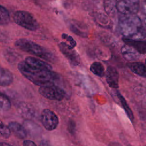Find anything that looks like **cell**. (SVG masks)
<instances>
[{
    "instance_id": "obj_1",
    "label": "cell",
    "mask_w": 146,
    "mask_h": 146,
    "mask_svg": "<svg viewBox=\"0 0 146 146\" xmlns=\"http://www.w3.org/2000/svg\"><path fill=\"white\" fill-rule=\"evenodd\" d=\"M18 68L21 74L33 84L43 86L54 83L59 78V75L52 70H45L29 66L25 60L21 61Z\"/></svg>"
},
{
    "instance_id": "obj_2",
    "label": "cell",
    "mask_w": 146,
    "mask_h": 146,
    "mask_svg": "<svg viewBox=\"0 0 146 146\" xmlns=\"http://www.w3.org/2000/svg\"><path fill=\"white\" fill-rule=\"evenodd\" d=\"M119 27L124 38L144 39L146 36V32L142 22L136 14H123L119 20Z\"/></svg>"
},
{
    "instance_id": "obj_3",
    "label": "cell",
    "mask_w": 146,
    "mask_h": 146,
    "mask_svg": "<svg viewBox=\"0 0 146 146\" xmlns=\"http://www.w3.org/2000/svg\"><path fill=\"white\" fill-rule=\"evenodd\" d=\"M14 44L18 49L35 55L49 62L54 63L57 59L56 56L51 51L29 39H19L15 42Z\"/></svg>"
},
{
    "instance_id": "obj_4",
    "label": "cell",
    "mask_w": 146,
    "mask_h": 146,
    "mask_svg": "<svg viewBox=\"0 0 146 146\" xmlns=\"http://www.w3.org/2000/svg\"><path fill=\"white\" fill-rule=\"evenodd\" d=\"M13 18L16 24L27 30L35 31L39 27L37 20L31 13L27 11H17L14 13Z\"/></svg>"
},
{
    "instance_id": "obj_5",
    "label": "cell",
    "mask_w": 146,
    "mask_h": 146,
    "mask_svg": "<svg viewBox=\"0 0 146 146\" xmlns=\"http://www.w3.org/2000/svg\"><path fill=\"white\" fill-rule=\"evenodd\" d=\"M38 92L44 98L52 100L60 101L64 99L66 95L64 91L55 85L54 83L40 86Z\"/></svg>"
},
{
    "instance_id": "obj_6",
    "label": "cell",
    "mask_w": 146,
    "mask_h": 146,
    "mask_svg": "<svg viewBox=\"0 0 146 146\" xmlns=\"http://www.w3.org/2000/svg\"><path fill=\"white\" fill-rule=\"evenodd\" d=\"M40 121L43 127L47 131H52L56 128L59 124V119L57 115L50 109L42 111Z\"/></svg>"
},
{
    "instance_id": "obj_7",
    "label": "cell",
    "mask_w": 146,
    "mask_h": 146,
    "mask_svg": "<svg viewBox=\"0 0 146 146\" xmlns=\"http://www.w3.org/2000/svg\"><path fill=\"white\" fill-rule=\"evenodd\" d=\"M140 7L139 0H120L116 3V9L124 15L135 14Z\"/></svg>"
},
{
    "instance_id": "obj_8",
    "label": "cell",
    "mask_w": 146,
    "mask_h": 146,
    "mask_svg": "<svg viewBox=\"0 0 146 146\" xmlns=\"http://www.w3.org/2000/svg\"><path fill=\"white\" fill-rule=\"evenodd\" d=\"M58 47L72 66H77L80 64V58L78 53L74 48H71L70 44H67L65 42H61L58 44Z\"/></svg>"
},
{
    "instance_id": "obj_9",
    "label": "cell",
    "mask_w": 146,
    "mask_h": 146,
    "mask_svg": "<svg viewBox=\"0 0 146 146\" xmlns=\"http://www.w3.org/2000/svg\"><path fill=\"white\" fill-rule=\"evenodd\" d=\"M18 113L25 119H32L35 117V111L33 107L25 102H19L16 105Z\"/></svg>"
},
{
    "instance_id": "obj_10",
    "label": "cell",
    "mask_w": 146,
    "mask_h": 146,
    "mask_svg": "<svg viewBox=\"0 0 146 146\" xmlns=\"http://www.w3.org/2000/svg\"><path fill=\"white\" fill-rule=\"evenodd\" d=\"M106 80L108 85L112 88L119 87V74L116 68L112 66H108L105 74Z\"/></svg>"
},
{
    "instance_id": "obj_11",
    "label": "cell",
    "mask_w": 146,
    "mask_h": 146,
    "mask_svg": "<svg viewBox=\"0 0 146 146\" xmlns=\"http://www.w3.org/2000/svg\"><path fill=\"white\" fill-rule=\"evenodd\" d=\"M121 53L125 60L130 62L136 60L140 56V54L135 48L127 44L121 47Z\"/></svg>"
},
{
    "instance_id": "obj_12",
    "label": "cell",
    "mask_w": 146,
    "mask_h": 146,
    "mask_svg": "<svg viewBox=\"0 0 146 146\" xmlns=\"http://www.w3.org/2000/svg\"><path fill=\"white\" fill-rule=\"evenodd\" d=\"M123 40L125 44H128L135 48L140 54H146V40L123 38Z\"/></svg>"
},
{
    "instance_id": "obj_13",
    "label": "cell",
    "mask_w": 146,
    "mask_h": 146,
    "mask_svg": "<svg viewBox=\"0 0 146 146\" xmlns=\"http://www.w3.org/2000/svg\"><path fill=\"white\" fill-rule=\"evenodd\" d=\"M23 125L26 130L27 133L31 137H35L39 136L42 129L40 127L31 119H26L23 123Z\"/></svg>"
},
{
    "instance_id": "obj_14",
    "label": "cell",
    "mask_w": 146,
    "mask_h": 146,
    "mask_svg": "<svg viewBox=\"0 0 146 146\" xmlns=\"http://www.w3.org/2000/svg\"><path fill=\"white\" fill-rule=\"evenodd\" d=\"M8 127L14 136L20 139H25L27 135L24 126L18 122L11 121L8 124Z\"/></svg>"
},
{
    "instance_id": "obj_15",
    "label": "cell",
    "mask_w": 146,
    "mask_h": 146,
    "mask_svg": "<svg viewBox=\"0 0 146 146\" xmlns=\"http://www.w3.org/2000/svg\"><path fill=\"white\" fill-rule=\"evenodd\" d=\"M25 61L30 66L45 70H52V66L46 62L33 56H27Z\"/></svg>"
},
{
    "instance_id": "obj_16",
    "label": "cell",
    "mask_w": 146,
    "mask_h": 146,
    "mask_svg": "<svg viewBox=\"0 0 146 146\" xmlns=\"http://www.w3.org/2000/svg\"><path fill=\"white\" fill-rule=\"evenodd\" d=\"M128 67L137 75L146 78V65L139 62H132L127 64Z\"/></svg>"
},
{
    "instance_id": "obj_17",
    "label": "cell",
    "mask_w": 146,
    "mask_h": 146,
    "mask_svg": "<svg viewBox=\"0 0 146 146\" xmlns=\"http://www.w3.org/2000/svg\"><path fill=\"white\" fill-rule=\"evenodd\" d=\"M14 77L12 73L7 68L2 67L0 73V85L1 87H6L12 84Z\"/></svg>"
},
{
    "instance_id": "obj_18",
    "label": "cell",
    "mask_w": 146,
    "mask_h": 146,
    "mask_svg": "<svg viewBox=\"0 0 146 146\" xmlns=\"http://www.w3.org/2000/svg\"><path fill=\"white\" fill-rule=\"evenodd\" d=\"M90 70L92 74L99 77H103L105 76L106 71L104 67L99 62H93L90 66Z\"/></svg>"
},
{
    "instance_id": "obj_19",
    "label": "cell",
    "mask_w": 146,
    "mask_h": 146,
    "mask_svg": "<svg viewBox=\"0 0 146 146\" xmlns=\"http://www.w3.org/2000/svg\"><path fill=\"white\" fill-rule=\"evenodd\" d=\"M117 98H119V99L120 100V102L121 103V104H122V106L124 108V110H125V112H126L128 117H129V119L132 121L133 120V118H134V116H133V112L132 111H131V108H129V107L128 106L125 98L123 96V95L119 92H117Z\"/></svg>"
},
{
    "instance_id": "obj_20",
    "label": "cell",
    "mask_w": 146,
    "mask_h": 146,
    "mask_svg": "<svg viewBox=\"0 0 146 146\" xmlns=\"http://www.w3.org/2000/svg\"><path fill=\"white\" fill-rule=\"evenodd\" d=\"M11 102L6 95L1 93L0 96V108L2 111H7L11 108Z\"/></svg>"
},
{
    "instance_id": "obj_21",
    "label": "cell",
    "mask_w": 146,
    "mask_h": 146,
    "mask_svg": "<svg viewBox=\"0 0 146 146\" xmlns=\"http://www.w3.org/2000/svg\"><path fill=\"white\" fill-rule=\"evenodd\" d=\"M10 21V14L8 10L3 6L0 7V24L6 25Z\"/></svg>"
},
{
    "instance_id": "obj_22",
    "label": "cell",
    "mask_w": 146,
    "mask_h": 146,
    "mask_svg": "<svg viewBox=\"0 0 146 146\" xmlns=\"http://www.w3.org/2000/svg\"><path fill=\"white\" fill-rule=\"evenodd\" d=\"M70 29L73 33L82 37H86L87 36L86 31L83 30L82 31L80 30L82 29V26L78 23H71L70 26Z\"/></svg>"
},
{
    "instance_id": "obj_23",
    "label": "cell",
    "mask_w": 146,
    "mask_h": 146,
    "mask_svg": "<svg viewBox=\"0 0 146 146\" xmlns=\"http://www.w3.org/2000/svg\"><path fill=\"white\" fill-rule=\"evenodd\" d=\"M0 131H1V136L4 139H8L10 137L11 131L9 127L5 125L2 121L1 122L0 126Z\"/></svg>"
},
{
    "instance_id": "obj_24",
    "label": "cell",
    "mask_w": 146,
    "mask_h": 146,
    "mask_svg": "<svg viewBox=\"0 0 146 146\" xmlns=\"http://www.w3.org/2000/svg\"><path fill=\"white\" fill-rule=\"evenodd\" d=\"M114 3L113 0H105L104 1V9L106 13L108 14H112L113 11Z\"/></svg>"
},
{
    "instance_id": "obj_25",
    "label": "cell",
    "mask_w": 146,
    "mask_h": 146,
    "mask_svg": "<svg viewBox=\"0 0 146 146\" xmlns=\"http://www.w3.org/2000/svg\"><path fill=\"white\" fill-rule=\"evenodd\" d=\"M62 39H66L67 41L69 42L70 46H71V48H74L76 46V41L73 39V38L71 36L64 33V34H62Z\"/></svg>"
},
{
    "instance_id": "obj_26",
    "label": "cell",
    "mask_w": 146,
    "mask_h": 146,
    "mask_svg": "<svg viewBox=\"0 0 146 146\" xmlns=\"http://www.w3.org/2000/svg\"><path fill=\"white\" fill-rule=\"evenodd\" d=\"M22 145L24 146H36V144L30 140H25L23 143Z\"/></svg>"
},
{
    "instance_id": "obj_27",
    "label": "cell",
    "mask_w": 146,
    "mask_h": 146,
    "mask_svg": "<svg viewBox=\"0 0 146 146\" xmlns=\"http://www.w3.org/2000/svg\"><path fill=\"white\" fill-rule=\"evenodd\" d=\"M142 10L144 14L146 15V0L143 1V5H142Z\"/></svg>"
},
{
    "instance_id": "obj_28",
    "label": "cell",
    "mask_w": 146,
    "mask_h": 146,
    "mask_svg": "<svg viewBox=\"0 0 146 146\" xmlns=\"http://www.w3.org/2000/svg\"><path fill=\"white\" fill-rule=\"evenodd\" d=\"M0 145L1 146H10L11 144H9V143H0Z\"/></svg>"
},
{
    "instance_id": "obj_29",
    "label": "cell",
    "mask_w": 146,
    "mask_h": 146,
    "mask_svg": "<svg viewBox=\"0 0 146 146\" xmlns=\"http://www.w3.org/2000/svg\"><path fill=\"white\" fill-rule=\"evenodd\" d=\"M145 27H146V18L145 19Z\"/></svg>"
},
{
    "instance_id": "obj_30",
    "label": "cell",
    "mask_w": 146,
    "mask_h": 146,
    "mask_svg": "<svg viewBox=\"0 0 146 146\" xmlns=\"http://www.w3.org/2000/svg\"><path fill=\"white\" fill-rule=\"evenodd\" d=\"M145 63H146V60H145Z\"/></svg>"
}]
</instances>
